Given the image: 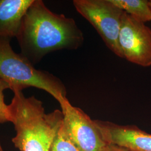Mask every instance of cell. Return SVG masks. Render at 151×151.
Segmentation results:
<instances>
[{
  "mask_svg": "<svg viewBox=\"0 0 151 151\" xmlns=\"http://www.w3.org/2000/svg\"><path fill=\"white\" fill-rule=\"evenodd\" d=\"M16 38L20 54L33 65L51 52L77 49L84 41L83 32L73 19L53 12L42 0H34Z\"/></svg>",
  "mask_w": 151,
  "mask_h": 151,
  "instance_id": "6da1fadb",
  "label": "cell"
},
{
  "mask_svg": "<svg viewBox=\"0 0 151 151\" xmlns=\"http://www.w3.org/2000/svg\"><path fill=\"white\" fill-rule=\"evenodd\" d=\"M14 93L9 105L16 130L13 144L20 151H50L63 123L62 110L45 113L42 102L34 96L26 97L22 91Z\"/></svg>",
  "mask_w": 151,
  "mask_h": 151,
  "instance_id": "7a4b0ae2",
  "label": "cell"
},
{
  "mask_svg": "<svg viewBox=\"0 0 151 151\" xmlns=\"http://www.w3.org/2000/svg\"><path fill=\"white\" fill-rule=\"evenodd\" d=\"M11 40L0 37V77L10 85L11 90L22 91L33 87L48 92L60 104L67 100V90L62 81L47 71L35 69L21 54L16 53Z\"/></svg>",
  "mask_w": 151,
  "mask_h": 151,
  "instance_id": "3957f363",
  "label": "cell"
},
{
  "mask_svg": "<svg viewBox=\"0 0 151 151\" xmlns=\"http://www.w3.org/2000/svg\"><path fill=\"white\" fill-rule=\"evenodd\" d=\"M77 11L89 22L108 48L124 58L118 39L124 11L111 0H74Z\"/></svg>",
  "mask_w": 151,
  "mask_h": 151,
  "instance_id": "277c9868",
  "label": "cell"
},
{
  "mask_svg": "<svg viewBox=\"0 0 151 151\" xmlns=\"http://www.w3.org/2000/svg\"><path fill=\"white\" fill-rule=\"evenodd\" d=\"M63 114V125L80 151H103L108 143L94 120L82 110L72 106L67 99L60 104Z\"/></svg>",
  "mask_w": 151,
  "mask_h": 151,
  "instance_id": "5b68a950",
  "label": "cell"
},
{
  "mask_svg": "<svg viewBox=\"0 0 151 151\" xmlns=\"http://www.w3.org/2000/svg\"><path fill=\"white\" fill-rule=\"evenodd\" d=\"M124 58L144 67L151 65V29L124 12L118 39Z\"/></svg>",
  "mask_w": 151,
  "mask_h": 151,
  "instance_id": "8992f818",
  "label": "cell"
},
{
  "mask_svg": "<svg viewBox=\"0 0 151 151\" xmlns=\"http://www.w3.org/2000/svg\"><path fill=\"white\" fill-rule=\"evenodd\" d=\"M94 120L108 143L133 151H151V134L135 125H120L107 121Z\"/></svg>",
  "mask_w": 151,
  "mask_h": 151,
  "instance_id": "52a82bcc",
  "label": "cell"
},
{
  "mask_svg": "<svg viewBox=\"0 0 151 151\" xmlns=\"http://www.w3.org/2000/svg\"><path fill=\"white\" fill-rule=\"evenodd\" d=\"M34 0H0V37H17Z\"/></svg>",
  "mask_w": 151,
  "mask_h": 151,
  "instance_id": "ba28073f",
  "label": "cell"
},
{
  "mask_svg": "<svg viewBox=\"0 0 151 151\" xmlns=\"http://www.w3.org/2000/svg\"><path fill=\"white\" fill-rule=\"evenodd\" d=\"M115 5L140 22L151 21V10L147 0H111Z\"/></svg>",
  "mask_w": 151,
  "mask_h": 151,
  "instance_id": "9c48e42d",
  "label": "cell"
},
{
  "mask_svg": "<svg viewBox=\"0 0 151 151\" xmlns=\"http://www.w3.org/2000/svg\"><path fill=\"white\" fill-rule=\"evenodd\" d=\"M50 151H80L71 140L63 123L54 139Z\"/></svg>",
  "mask_w": 151,
  "mask_h": 151,
  "instance_id": "30bf717a",
  "label": "cell"
},
{
  "mask_svg": "<svg viewBox=\"0 0 151 151\" xmlns=\"http://www.w3.org/2000/svg\"><path fill=\"white\" fill-rule=\"evenodd\" d=\"M11 89L10 85L0 77V124L10 122V113L9 105L5 102L4 92L6 89Z\"/></svg>",
  "mask_w": 151,
  "mask_h": 151,
  "instance_id": "8fae6325",
  "label": "cell"
},
{
  "mask_svg": "<svg viewBox=\"0 0 151 151\" xmlns=\"http://www.w3.org/2000/svg\"><path fill=\"white\" fill-rule=\"evenodd\" d=\"M103 151H133L124 147L109 143Z\"/></svg>",
  "mask_w": 151,
  "mask_h": 151,
  "instance_id": "7c38bea8",
  "label": "cell"
},
{
  "mask_svg": "<svg viewBox=\"0 0 151 151\" xmlns=\"http://www.w3.org/2000/svg\"><path fill=\"white\" fill-rule=\"evenodd\" d=\"M0 151H4L3 149H2V146H1V143H0Z\"/></svg>",
  "mask_w": 151,
  "mask_h": 151,
  "instance_id": "4fadbf2b",
  "label": "cell"
},
{
  "mask_svg": "<svg viewBox=\"0 0 151 151\" xmlns=\"http://www.w3.org/2000/svg\"><path fill=\"white\" fill-rule=\"evenodd\" d=\"M149 5H150V8H151V0L149 1Z\"/></svg>",
  "mask_w": 151,
  "mask_h": 151,
  "instance_id": "5bb4252c",
  "label": "cell"
}]
</instances>
